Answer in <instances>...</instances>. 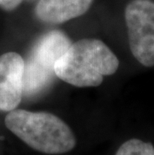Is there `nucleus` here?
Returning <instances> with one entry per match:
<instances>
[{
  "label": "nucleus",
  "mask_w": 154,
  "mask_h": 155,
  "mask_svg": "<svg viewBox=\"0 0 154 155\" xmlns=\"http://www.w3.org/2000/svg\"><path fill=\"white\" fill-rule=\"evenodd\" d=\"M118 67V58L105 43L81 39L68 46L55 63L54 71L58 78L74 86L95 87Z\"/></svg>",
  "instance_id": "1"
},
{
  "label": "nucleus",
  "mask_w": 154,
  "mask_h": 155,
  "mask_svg": "<svg viewBox=\"0 0 154 155\" xmlns=\"http://www.w3.org/2000/svg\"><path fill=\"white\" fill-rule=\"evenodd\" d=\"M5 125L29 147L42 153H66L76 145L71 128L48 112L11 110L5 117Z\"/></svg>",
  "instance_id": "2"
},
{
  "label": "nucleus",
  "mask_w": 154,
  "mask_h": 155,
  "mask_svg": "<svg viewBox=\"0 0 154 155\" xmlns=\"http://www.w3.org/2000/svg\"><path fill=\"white\" fill-rule=\"evenodd\" d=\"M71 43L59 31L45 34L24 64L23 94L33 96L46 88L55 75V63Z\"/></svg>",
  "instance_id": "3"
},
{
  "label": "nucleus",
  "mask_w": 154,
  "mask_h": 155,
  "mask_svg": "<svg viewBox=\"0 0 154 155\" xmlns=\"http://www.w3.org/2000/svg\"><path fill=\"white\" fill-rule=\"evenodd\" d=\"M124 16L131 53L143 66H154V2L132 0Z\"/></svg>",
  "instance_id": "4"
},
{
  "label": "nucleus",
  "mask_w": 154,
  "mask_h": 155,
  "mask_svg": "<svg viewBox=\"0 0 154 155\" xmlns=\"http://www.w3.org/2000/svg\"><path fill=\"white\" fill-rule=\"evenodd\" d=\"M25 62L18 53L0 56V110L11 111L18 106L23 95Z\"/></svg>",
  "instance_id": "5"
},
{
  "label": "nucleus",
  "mask_w": 154,
  "mask_h": 155,
  "mask_svg": "<svg viewBox=\"0 0 154 155\" xmlns=\"http://www.w3.org/2000/svg\"><path fill=\"white\" fill-rule=\"evenodd\" d=\"M93 0H40L35 12L40 20L62 23L83 15Z\"/></svg>",
  "instance_id": "6"
},
{
  "label": "nucleus",
  "mask_w": 154,
  "mask_h": 155,
  "mask_svg": "<svg viewBox=\"0 0 154 155\" xmlns=\"http://www.w3.org/2000/svg\"><path fill=\"white\" fill-rule=\"evenodd\" d=\"M115 155H154V146L149 142L132 138L121 145Z\"/></svg>",
  "instance_id": "7"
},
{
  "label": "nucleus",
  "mask_w": 154,
  "mask_h": 155,
  "mask_svg": "<svg viewBox=\"0 0 154 155\" xmlns=\"http://www.w3.org/2000/svg\"><path fill=\"white\" fill-rule=\"evenodd\" d=\"M22 0H0V6L6 10H12L20 4Z\"/></svg>",
  "instance_id": "8"
}]
</instances>
